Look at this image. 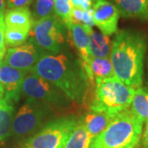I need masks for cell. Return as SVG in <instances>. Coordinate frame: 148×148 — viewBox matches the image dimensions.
<instances>
[{
  "instance_id": "obj_3",
  "label": "cell",
  "mask_w": 148,
  "mask_h": 148,
  "mask_svg": "<svg viewBox=\"0 0 148 148\" xmlns=\"http://www.w3.org/2000/svg\"><path fill=\"white\" fill-rule=\"evenodd\" d=\"M143 124L130 109L119 113L93 140L90 148H135L142 136Z\"/></svg>"
},
{
  "instance_id": "obj_17",
  "label": "cell",
  "mask_w": 148,
  "mask_h": 148,
  "mask_svg": "<svg viewBox=\"0 0 148 148\" xmlns=\"http://www.w3.org/2000/svg\"><path fill=\"white\" fill-rule=\"evenodd\" d=\"M4 22L7 27H16L31 31L34 24V19L30 9L27 7H23L6 11Z\"/></svg>"
},
{
  "instance_id": "obj_18",
  "label": "cell",
  "mask_w": 148,
  "mask_h": 148,
  "mask_svg": "<svg viewBox=\"0 0 148 148\" xmlns=\"http://www.w3.org/2000/svg\"><path fill=\"white\" fill-rule=\"evenodd\" d=\"M91 140L82 119L77 120L64 148H90Z\"/></svg>"
},
{
  "instance_id": "obj_2",
  "label": "cell",
  "mask_w": 148,
  "mask_h": 148,
  "mask_svg": "<svg viewBox=\"0 0 148 148\" xmlns=\"http://www.w3.org/2000/svg\"><path fill=\"white\" fill-rule=\"evenodd\" d=\"M147 41L142 33L132 30L116 32L112 41L110 60L115 76L133 90L142 87Z\"/></svg>"
},
{
  "instance_id": "obj_15",
  "label": "cell",
  "mask_w": 148,
  "mask_h": 148,
  "mask_svg": "<svg viewBox=\"0 0 148 148\" xmlns=\"http://www.w3.org/2000/svg\"><path fill=\"white\" fill-rule=\"evenodd\" d=\"M124 17L148 20V0H110Z\"/></svg>"
},
{
  "instance_id": "obj_26",
  "label": "cell",
  "mask_w": 148,
  "mask_h": 148,
  "mask_svg": "<svg viewBox=\"0 0 148 148\" xmlns=\"http://www.w3.org/2000/svg\"><path fill=\"white\" fill-rule=\"evenodd\" d=\"M32 1L33 0H7L6 7L8 10L17 8H23L31 4Z\"/></svg>"
},
{
  "instance_id": "obj_29",
  "label": "cell",
  "mask_w": 148,
  "mask_h": 148,
  "mask_svg": "<svg viewBox=\"0 0 148 148\" xmlns=\"http://www.w3.org/2000/svg\"><path fill=\"white\" fill-rule=\"evenodd\" d=\"M6 1L7 0H0V13L3 12L6 8Z\"/></svg>"
},
{
  "instance_id": "obj_12",
  "label": "cell",
  "mask_w": 148,
  "mask_h": 148,
  "mask_svg": "<svg viewBox=\"0 0 148 148\" xmlns=\"http://www.w3.org/2000/svg\"><path fill=\"white\" fill-rule=\"evenodd\" d=\"M87 77V86H95L96 79H107L116 77L110 58H91L82 64Z\"/></svg>"
},
{
  "instance_id": "obj_20",
  "label": "cell",
  "mask_w": 148,
  "mask_h": 148,
  "mask_svg": "<svg viewBox=\"0 0 148 148\" xmlns=\"http://www.w3.org/2000/svg\"><path fill=\"white\" fill-rule=\"evenodd\" d=\"M132 112L141 121H147L148 119V92L143 88L135 90L132 98L131 109Z\"/></svg>"
},
{
  "instance_id": "obj_16",
  "label": "cell",
  "mask_w": 148,
  "mask_h": 148,
  "mask_svg": "<svg viewBox=\"0 0 148 148\" xmlns=\"http://www.w3.org/2000/svg\"><path fill=\"white\" fill-rule=\"evenodd\" d=\"M86 28L90 38L89 50L90 58H109L112 48V42L110 37L103 33L95 32L92 27Z\"/></svg>"
},
{
  "instance_id": "obj_5",
  "label": "cell",
  "mask_w": 148,
  "mask_h": 148,
  "mask_svg": "<svg viewBox=\"0 0 148 148\" xmlns=\"http://www.w3.org/2000/svg\"><path fill=\"white\" fill-rule=\"evenodd\" d=\"M50 113V106L28 99L13 118L11 134L16 139L32 137L42 127Z\"/></svg>"
},
{
  "instance_id": "obj_11",
  "label": "cell",
  "mask_w": 148,
  "mask_h": 148,
  "mask_svg": "<svg viewBox=\"0 0 148 148\" xmlns=\"http://www.w3.org/2000/svg\"><path fill=\"white\" fill-rule=\"evenodd\" d=\"M27 73L28 72L14 69L3 62L0 66V82L3 88V98L6 101L12 105L18 102Z\"/></svg>"
},
{
  "instance_id": "obj_23",
  "label": "cell",
  "mask_w": 148,
  "mask_h": 148,
  "mask_svg": "<svg viewBox=\"0 0 148 148\" xmlns=\"http://www.w3.org/2000/svg\"><path fill=\"white\" fill-rule=\"evenodd\" d=\"M54 11V0H36L34 5V21L53 15Z\"/></svg>"
},
{
  "instance_id": "obj_6",
  "label": "cell",
  "mask_w": 148,
  "mask_h": 148,
  "mask_svg": "<svg viewBox=\"0 0 148 148\" xmlns=\"http://www.w3.org/2000/svg\"><path fill=\"white\" fill-rule=\"evenodd\" d=\"M77 123L73 116L62 117L49 122L27 139V148H64Z\"/></svg>"
},
{
  "instance_id": "obj_10",
  "label": "cell",
  "mask_w": 148,
  "mask_h": 148,
  "mask_svg": "<svg viewBox=\"0 0 148 148\" xmlns=\"http://www.w3.org/2000/svg\"><path fill=\"white\" fill-rule=\"evenodd\" d=\"M94 24L104 35L110 36L118 32L120 12L109 0H92Z\"/></svg>"
},
{
  "instance_id": "obj_4",
  "label": "cell",
  "mask_w": 148,
  "mask_h": 148,
  "mask_svg": "<svg viewBox=\"0 0 148 148\" xmlns=\"http://www.w3.org/2000/svg\"><path fill=\"white\" fill-rule=\"evenodd\" d=\"M135 90L124 84L116 77L95 80V91L89 109L102 111L115 116L130 108Z\"/></svg>"
},
{
  "instance_id": "obj_8",
  "label": "cell",
  "mask_w": 148,
  "mask_h": 148,
  "mask_svg": "<svg viewBox=\"0 0 148 148\" xmlns=\"http://www.w3.org/2000/svg\"><path fill=\"white\" fill-rule=\"evenodd\" d=\"M21 91L28 99L40 101L49 106L62 105L66 96L54 85L32 72L25 77Z\"/></svg>"
},
{
  "instance_id": "obj_25",
  "label": "cell",
  "mask_w": 148,
  "mask_h": 148,
  "mask_svg": "<svg viewBox=\"0 0 148 148\" xmlns=\"http://www.w3.org/2000/svg\"><path fill=\"white\" fill-rule=\"evenodd\" d=\"M5 22H4V13H0V59L3 60L6 53V44L4 34H5Z\"/></svg>"
},
{
  "instance_id": "obj_31",
  "label": "cell",
  "mask_w": 148,
  "mask_h": 148,
  "mask_svg": "<svg viewBox=\"0 0 148 148\" xmlns=\"http://www.w3.org/2000/svg\"><path fill=\"white\" fill-rule=\"evenodd\" d=\"M3 64V60H1V59H0V66H1V64Z\"/></svg>"
},
{
  "instance_id": "obj_22",
  "label": "cell",
  "mask_w": 148,
  "mask_h": 148,
  "mask_svg": "<svg viewBox=\"0 0 148 148\" xmlns=\"http://www.w3.org/2000/svg\"><path fill=\"white\" fill-rule=\"evenodd\" d=\"M73 9V5L71 0H54V14L64 22L65 26L72 21Z\"/></svg>"
},
{
  "instance_id": "obj_30",
  "label": "cell",
  "mask_w": 148,
  "mask_h": 148,
  "mask_svg": "<svg viewBox=\"0 0 148 148\" xmlns=\"http://www.w3.org/2000/svg\"><path fill=\"white\" fill-rule=\"evenodd\" d=\"M3 95H4V91H3V86L0 82V100L3 98Z\"/></svg>"
},
{
  "instance_id": "obj_19",
  "label": "cell",
  "mask_w": 148,
  "mask_h": 148,
  "mask_svg": "<svg viewBox=\"0 0 148 148\" xmlns=\"http://www.w3.org/2000/svg\"><path fill=\"white\" fill-rule=\"evenodd\" d=\"M14 106L4 98L0 100V142L11 134Z\"/></svg>"
},
{
  "instance_id": "obj_1",
  "label": "cell",
  "mask_w": 148,
  "mask_h": 148,
  "mask_svg": "<svg viewBox=\"0 0 148 148\" xmlns=\"http://www.w3.org/2000/svg\"><path fill=\"white\" fill-rule=\"evenodd\" d=\"M31 72L54 85L70 100H84L87 77L82 64L73 57L44 53Z\"/></svg>"
},
{
  "instance_id": "obj_32",
  "label": "cell",
  "mask_w": 148,
  "mask_h": 148,
  "mask_svg": "<svg viewBox=\"0 0 148 148\" xmlns=\"http://www.w3.org/2000/svg\"><path fill=\"white\" fill-rule=\"evenodd\" d=\"M135 148H139V147H135Z\"/></svg>"
},
{
  "instance_id": "obj_28",
  "label": "cell",
  "mask_w": 148,
  "mask_h": 148,
  "mask_svg": "<svg viewBox=\"0 0 148 148\" xmlns=\"http://www.w3.org/2000/svg\"><path fill=\"white\" fill-rule=\"evenodd\" d=\"M143 148H148V119L147 125H146L145 131H144V133H143Z\"/></svg>"
},
{
  "instance_id": "obj_27",
  "label": "cell",
  "mask_w": 148,
  "mask_h": 148,
  "mask_svg": "<svg viewBox=\"0 0 148 148\" xmlns=\"http://www.w3.org/2000/svg\"><path fill=\"white\" fill-rule=\"evenodd\" d=\"M74 8H78L83 10H89L92 6V0H71Z\"/></svg>"
},
{
  "instance_id": "obj_9",
  "label": "cell",
  "mask_w": 148,
  "mask_h": 148,
  "mask_svg": "<svg viewBox=\"0 0 148 148\" xmlns=\"http://www.w3.org/2000/svg\"><path fill=\"white\" fill-rule=\"evenodd\" d=\"M44 53L32 42L9 48L6 51L3 63L14 69L31 72Z\"/></svg>"
},
{
  "instance_id": "obj_24",
  "label": "cell",
  "mask_w": 148,
  "mask_h": 148,
  "mask_svg": "<svg viewBox=\"0 0 148 148\" xmlns=\"http://www.w3.org/2000/svg\"><path fill=\"white\" fill-rule=\"evenodd\" d=\"M71 20L74 23H77L85 27H92L94 24L92 8L89 10H83L78 8H74L72 12Z\"/></svg>"
},
{
  "instance_id": "obj_7",
  "label": "cell",
  "mask_w": 148,
  "mask_h": 148,
  "mask_svg": "<svg viewBox=\"0 0 148 148\" xmlns=\"http://www.w3.org/2000/svg\"><path fill=\"white\" fill-rule=\"evenodd\" d=\"M30 33L39 47L47 51L56 54L64 48V26L55 14L34 21Z\"/></svg>"
},
{
  "instance_id": "obj_14",
  "label": "cell",
  "mask_w": 148,
  "mask_h": 148,
  "mask_svg": "<svg viewBox=\"0 0 148 148\" xmlns=\"http://www.w3.org/2000/svg\"><path fill=\"white\" fill-rule=\"evenodd\" d=\"M114 117L106 112L90 110L84 118L81 119L89 134L91 143L106 129Z\"/></svg>"
},
{
  "instance_id": "obj_13",
  "label": "cell",
  "mask_w": 148,
  "mask_h": 148,
  "mask_svg": "<svg viewBox=\"0 0 148 148\" xmlns=\"http://www.w3.org/2000/svg\"><path fill=\"white\" fill-rule=\"evenodd\" d=\"M66 27L69 29L72 40L79 53L82 64H87L91 58L89 50L90 38L86 28L73 21L69 22L68 25H66Z\"/></svg>"
},
{
  "instance_id": "obj_21",
  "label": "cell",
  "mask_w": 148,
  "mask_h": 148,
  "mask_svg": "<svg viewBox=\"0 0 148 148\" xmlns=\"http://www.w3.org/2000/svg\"><path fill=\"white\" fill-rule=\"evenodd\" d=\"M31 31L27 29L7 27L5 28V44L11 47H16L23 45L27 40L28 35Z\"/></svg>"
}]
</instances>
